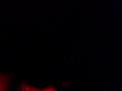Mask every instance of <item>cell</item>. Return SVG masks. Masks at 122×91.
Masks as SVG:
<instances>
[{
  "label": "cell",
  "mask_w": 122,
  "mask_h": 91,
  "mask_svg": "<svg viewBox=\"0 0 122 91\" xmlns=\"http://www.w3.org/2000/svg\"><path fill=\"white\" fill-rule=\"evenodd\" d=\"M5 80L0 77V91H5Z\"/></svg>",
  "instance_id": "cell-1"
},
{
  "label": "cell",
  "mask_w": 122,
  "mask_h": 91,
  "mask_svg": "<svg viewBox=\"0 0 122 91\" xmlns=\"http://www.w3.org/2000/svg\"><path fill=\"white\" fill-rule=\"evenodd\" d=\"M42 90H43V91H56L54 87H53L51 86H49Z\"/></svg>",
  "instance_id": "cell-2"
},
{
  "label": "cell",
  "mask_w": 122,
  "mask_h": 91,
  "mask_svg": "<svg viewBox=\"0 0 122 91\" xmlns=\"http://www.w3.org/2000/svg\"><path fill=\"white\" fill-rule=\"evenodd\" d=\"M29 86H28V85H23L21 88V90H20V91H29Z\"/></svg>",
  "instance_id": "cell-3"
},
{
  "label": "cell",
  "mask_w": 122,
  "mask_h": 91,
  "mask_svg": "<svg viewBox=\"0 0 122 91\" xmlns=\"http://www.w3.org/2000/svg\"><path fill=\"white\" fill-rule=\"evenodd\" d=\"M29 91H43L42 90H39V89L35 88L34 87L29 86Z\"/></svg>",
  "instance_id": "cell-4"
}]
</instances>
